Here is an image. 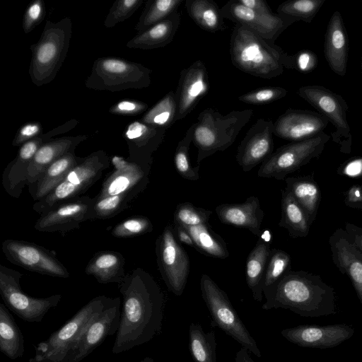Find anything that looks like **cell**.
<instances>
[{
	"label": "cell",
	"mask_w": 362,
	"mask_h": 362,
	"mask_svg": "<svg viewBox=\"0 0 362 362\" xmlns=\"http://www.w3.org/2000/svg\"><path fill=\"white\" fill-rule=\"evenodd\" d=\"M123 302L112 351L120 354L144 344L162 329L165 296L154 278L142 268L126 274L119 284Z\"/></svg>",
	"instance_id": "obj_1"
},
{
	"label": "cell",
	"mask_w": 362,
	"mask_h": 362,
	"mask_svg": "<svg viewBox=\"0 0 362 362\" xmlns=\"http://www.w3.org/2000/svg\"><path fill=\"white\" fill-rule=\"evenodd\" d=\"M262 308H284L301 317H317L337 313L334 288L320 275L305 271H288L271 289L263 293Z\"/></svg>",
	"instance_id": "obj_2"
},
{
	"label": "cell",
	"mask_w": 362,
	"mask_h": 362,
	"mask_svg": "<svg viewBox=\"0 0 362 362\" xmlns=\"http://www.w3.org/2000/svg\"><path fill=\"white\" fill-rule=\"evenodd\" d=\"M229 52L239 70L264 79L282 74L288 56L280 47L239 24L233 29Z\"/></svg>",
	"instance_id": "obj_3"
},
{
	"label": "cell",
	"mask_w": 362,
	"mask_h": 362,
	"mask_svg": "<svg viewBox=\"0 0 362 362\" xmlns=\"http://www.w3.org/2000/svg\"><path fill=\"white\" fill-rule=\"evenodd\" d=\"M252 114L251 109L233 110L226 115L212 107L202 111L194 123L192 139L197 148V164L215 153L229 148Z\"/></svg>",
	"instance_id": "obj_4"
},
{
	"label": "cell",
	"mask_w": 362,
	"mask_h": 362,
	"mask_svg": "<svg viewBox=\"0 0 362 362\" xmlns=\"http://www.w3.org/2000/svg\"><path fill=\"white\" fill-rule=\"evenodd\" d=\"M72 35V22L65 17L57 22L47 19L38 41L30 46V77L34 85L52 81L66 57Z\"/></svg>",
	"instance_id": "obj_5"
},
{
	"label": "cell",
	"mask_w": 362,
	"mask_h": 362,
	"mask_svg": "<svg viewBox=\"0 0 362 362\" xmlns=\"http://www.w3.org/2000/svg\"><path fill=\"white\" fill-rule=\"evenodd\" d=\"M109 297L99 296L83 305L62 327L35 346L30 362H67L76 341L93 318L105 307Z\"/></svg>",
	"instance_id": "obj_6"
},
{
	"label": "cell",
	"mask_w": 362,
	"mask_h": 362,
	"mask_svg": "<svg viewBox=\"0 0 362 362\" xmlns=\"http://www.w3.org/2000/svg\"><path fill=\"white\" fill-rule=\"evenodd\" d=\"M151 70L137 62L116 57L95 60L85 86L96 90L111 92L141 89L151 85Z\"/></svg>",
	"instance_id": "obj_7"
},
{
	"label": "cell",
	"mask_w": 362,
	"mask_h": 362,
	"mask_svg": "<svg viewBox=\"0 0 362 362\" xmlns=\"http://www.w3.org/2000/svg\"><path fill=\"white\" fill-rule=\"evenodd\" d=\"M110 163L109 156L104 151L93 152L72 168L47 197L36 202L33 209L41 215L58 204L80 197L100 178Z\"/></svg>",
	"instance_id": "obj_8"
},
{
	"label": "cell",
	"mask_w": 362,
	"mask_h": 362,
	"mask_svg": "<svg viewBox=\"0 0 362 362\" xmlns=\"http://www.w3.org/2000/svg\"><path fill=\"white\" fill-rule=\"evenodd\" d=\"M200 290L212 319L211 326L218 327L247 351L261 357L256 341L238 315L226 293L206 274L201 277Z\"/></svg>",
	"instance_id": "obj_9"
},
{
	"label": "cell",
	"mask_w": 362,
	"mask_h": 362,
	"mask_svg": "<svg viewBox=\"0 0 362 362\" xmlns=\"http://www.w3.org/2000/svg\"><path fill=\"white\" fill-rule=\"evenodd\" d=\"M325 132L309 139L293 141L278 148L257 171L262 178L285 180L291 174L318 158L330 139Z\"/></svg>",
	"instance_id": "obj_10"
},
{
	"label": "cell",
	"mask_w": 362,
	"mask_h": 362,
	"mask_svg": "<svg viewBox=\"0 0 362 362\" xmlns=\"http://www.w3.org/2000/svg\"><path fill=\"white\" fill-rule=\"evenodd\" d=\"M297 93L332 123L334 127L331 133L333 141L341 153H350L352 135L346 117L349 107L343 97L320 85L302 86Z\"/></svg>",
	"instance_id": "obj_11"
},
{
	"label": "cell",
	"mask_w": 362,
	"mask_h": 362,
	"mask_svg": "<svg viewBox=\"0 0 362 362\" xmlns=\"http://www.w3.org/2000/svg\"><path fill=\"white\" fill-rule=\"evenodd\" d=\"M22 274L0 265V293L6 306L20 318L29 322H40L47 313L56 307L61 294L35 298L25 294L20 286Z\"/></svg>",
	"instance_id": "obj_12"
},
{
	"label": "cell",
	"mask_w": 362,
	"mask_h": 362,
	"mask_svg": "<svg viewBox=\"0 0 362 362\" xmlns=\"http://www.w3.org/2000/svg\"><path fill=\"white\" fill-rule=\"evenodd\" d=\"M157 264L168 290L180 296L189 272V258L175 239L173 228L167 225L156 241Z\"/></svg>",
	"instance_id": "obj_13"
},
{
	"label": "cell",
	"mask_w": 362,
	"mask_h": 362,
	"mask_svg": "<svg viewBox=\"0 0 362 362\" xmlns=\"http://www.w3.org/2000/svg\"><path fill=\"white\" fill-rule=\"evenodd\" d=\"M114 170L105 178L97 198L124 197L131 202L142 192L149 182L152 164L130 161L114 156Z\"/></svg>",
	"instance_id": "obj_14"
},
{
	"label": "cell",
	"mask_w": 362,
	"mask_h": 362,
	"mask_svg": "<svg viewBox=\"0 0 362 362\" xmlns=\"http://www.w3.org/2000/svg\"><path fill=\"white\" fill-rule=\"evenodd\" d=\"M2 251L12 264L27 270L53 277L68 278L69 272L50 251L35 243L19 240H5Z\"/></svg>",
	"instance_id": "obj_15"
},
{
	"label": "cell",
	"mask_w": 362,
	"mask_h": 362,
	"mask_svg": "<svg viewBox=\"0 0 362 362\" xmlns=\"http://www.w3.org/2000/svg\"><path fill=\"white\" fill-rule=\"evenodd\" d=\"M120 315V298L109 297L105 307L93 318L76 341L67 362H81L108 336L117 334Z\"/></svg>",
	"instance_id": "obj_16"
},
{
	"label": "cell",
	"mask_w": 362,
	"mask_h": 362,
	"mask_svg": "<svg viewBox=\"0 0 362 362\" xmlns=\"http://www.w3.org/2000/svg\"><path fill=\"white\" fill-rule=\"evenodd\" d=\"M95 199L80 196L58 204L40 215L34 228L40 232L66 233L78 228L81 223L95 219Z\"/></svg>",
	"instance_id": "obj_17"
},
{
	"label": "cell",
	"mask_w": 362,
	"mask_h": 362,
	"mask_svg": "<svg viewBox=\"0 0 362 362\" xmlns=\"http://www.w3.org/2000/svg\"><path fill=\"white\" fill-rule=\"evenodd\" d=\"M74 127V122L70 120L22 144L15 159L4 171L2 184L5 191L10 196L18 198L27 185L29 165L37 150L54 136L66 133Z\"/></svg>",
	"instance_id": "obj_18"
},
{
	"label": "cell",
	"mask_w": 362,
	"mask_h": 362,
	"mask_svg": "<svg viewBox=\"0 0 362 362\" xmlns=\"http://www.w3.org/2000/svg\"><path fill=\"white\" fill-rule=\"evenodd\" d=\"M223 18L241 25L268 41L275 40L296 19L277 13L262 14L239 4L228 1L221 8Z\"/></svg>",
	"instance_id": "obj_19"
},
{
	"label": "cell",
	"mask_w": 362,
	"mask_h": 362,
	"mask_svg": "<svg viewBox=\"0 0 362 362\" xmlns=\"http://www.w3.org/2000/svg\"><path fill=\"white\" fill-rule=\"evenodd\" d=\"M274 122L258 119L238 146L235 160L244 172L265 161L274 151Z\"/></svg>",
	"instance_id": "obj_20"
},
{
	"label": "cell",
	"mask_w": 362,
	"mask_h": 362,
	"mask_svg": "<svg viewBox=\"0 0 362 362\" xmlns=\"http://www.w3.org/2000/svg\"><path fill=\"white\" fill-rule=\"evenodd\" d=\"M328 122L319 112L289 108L274 123V134L291 142L306 140L324 132Z\"/></svg>",
	"instance_id": "obj_21"
},
{
	"label": "cell",
	"mask_w": 362,
	"mask_h": 362,
	"mask_svg": "<svg viewBox=\"0 0 362 362\" xmlns=\"http://www.w3.org/2000/svg\"><path fill=\"white\" fill-rule=\"evenodd\" d=\"M354 329L346 325H299L284 329L281 334L288 341L302 347L327 349L337 346L353 336Z\"/></svg>",
	"instance_id": "obj_22"
},
{
	"label": "cell",
	"mask_w": 362,
	"mask_h": 362,
	"mask_svg": "<svg viewBox=\"0 0 362 362\" xmlns=\"http://www.w3.org/2000/svg\"><path fill=\"white\" fill-rule=\"evenodd\" d=\"M209 89V75L202 61L197 60L187 68L182 69L175 91L177 120L185 118Z\"/></svg>",
	"instance_id": "obj_23"
},
{
	"label": "cell",
	"mask_w": 362,
	"mask_h": 362,
	"mask_svg": "<svg viewBox=\"0 0 362 362\" xmlns=\"http://www.w3.org/2000/svg\"><path fill=\"white\" fill-rule=\"evenodd\" d=\"M334 264L348 276L362 304V253L349 240L344 229L337 228L329 238Z\"/></svg>",
	"instance_id": "obj_24"
},
{
	"label": "cell",
	"mask_w": 362,
	"mask_h": 362,
	"mask_svg": "<svg viewBox=\"0 0 362 362\" xmlns=\"http://www.w3.org/2000/svg\"><path fill=\"white\" fill-rule=\"evenodd\" d=\"M166 129L134 121L127 126L123 136L127 141L128 160L140 163H153V153L162 144Z\"/></svg>",
	"instance_id": "obj_25"
},
{
	"label": "cell",
	"mask_w": 362,
	"mask_h": 362,
	"mask_svg": "<svg viewBox=\"0 0 362 362\" xmlns=\"http://www.w3.org/2000/svg\"><path fill=\"white\" fill-rule=\"evenodd\" d=\"M324 54L331 70L340 76L346 74L349 37L344 20L339 11H334L327 26Z\"/></svg>",
	"instance_id": "obj_26"
},
{
	"label": "cell",
	"mask_w": 362,
	"mask_h": 362,
	"mask_svg": "<svg viewBox=\"0 0 362 362\" xmlns=\"http://www.w3.org/2000/svg\"><path fill=\"white\" fill-rule=\"evenodd\" d=\"M215 211L222 223L247 229L256 236L262 233L264 212L255 196L247 197L240 204H219Z\"/></svg>",
	"instance_id": "obj_27"
},
{
	"label": "cell",
	"mask_w": 362,
	"mask_h": 362,
	"mask_svg": "<svg viewBox=\"0 0 362 362\" xmlns=\"http://www.w3.org/2000/svg\"><path fill=\"white\" fill-rule=\"evenodd\" d=\"M87 138V135L65 136L52 139L43 144L30 161L27 185L35 183L49 165L67 153L75 151L77 146Z\"/></svg>",
	"instance_id": "obj_28"
},
{
	"label": "cell",
	"mask_w": 362,
	"mask_h": 362,
	"mask_svg": "<svg viewBox=\"0 0 362 362\" xmlns=\"http://www.w3.org/2000/svg\"><path fill=\"white\" fill-rule=\"evenodd\" d=\"M71 151L49 165L37 181L28 186L29 192L35 202L47 197L66 177L69 171L79 164L84 158L78 157Z\"/></svg>",
	"instance_id": "obj_29"
},
{
	"label": "cell",
	"mask_w": 362,
	"mask_h": 362,
	"mask_svg": "<svg viewBox=\"0 0 362 362\" xmlns=\"http://www.w3.org/2000/svg\"><path fill=\"white\" fill-rule=\"evenodd\" d=\"M181 15L177 11L163 21L137 34L127 43L129 48L152 49L170 44L178 30Z\"/></svg>",
	"instance_id": "obj_30"
},
{
	"label": "cell",
	"mask_w": 362,
	"mask_h": 362,
	"mask_svg": "<svg viewBox=\"0 0 362 362\" xmlns=\"http://www.w3.org/2000/svg\"><path fill=\"white\" fill-rule=\"evenodd\" d=\"M124 264V257L120 252L99 251L88 262L85 272L100 284H119L126 275Z\"/></svg>",
	"instance_id": "obj_31"
},
{
	"label": "cell",
	"mask_w": 362,
	"mask_h": 362,
	"mask_svg": "<svg viewBox=\"0 0 362 362\" xmlns=\"http://www.w3.org/2000/svg\"><path fill=\"white\" fill-rule=\"evenodd\" d=\"M270 245L262 237L249 253L245 264L246 283L255 300L263 299V283L271 255Z\"/></svg>",
	"instance_id": "obj_32"
},
{
	"label": "cell",
	"mask_w": 362,
	"mask_h": 362,
	"mask_svg": "<svg viewBox=\"0 0 362 362\" xmlns=\"http://www.w3.org/2000/svg\"><path fill=\"white\" fill-rule=\"evenodd\" d=\"M284 189L288 192L306 213L310 225L315 220L321 192L312 175L287 177Z\"/></svg>",
	"instance_id": "obj_33"
},
{
	"label": "cell",
	"mask_w": 362,
	"mask_h": 362,
	"mask_svg": "<svg viewBox=\"0 0 362 362\" xmlns=\"http://www.w3.org/2000/svg\"><path fill=\"white\" fill-rule=\"evenodd\" d=\"M281 210L279 226L286 229L290 237L304 238L308 235L311 225L306 213L284 189L281 190Z\"/></svg>",
	"instance_id": "obj_34"
},
{
	"label": "cell",
	"mask_w": 362,
	"mask_h": 362,
	"mask_svg": "<svg viewBox=\"0 0 362 362\" xmlns=\"http://www.w3.org/2000/svg\"><path fill=\"white\" fill-rule=\"evenodd\" d=\"M189 17L202 30L216 33L226 28L221 8L211 0H186Z\"/></svg>",
	"instance_id": "obj_35"
},
{
	"label": "cell",
	"mask_w": 362,
	"mask_h": 362,
	"mask_svg": "<svg viewBox=\"0 0 362 362\" xmlns=\"http://www.w3.org/2000/svg\"><path fill=\"white\" fill-rule=\"evenodd\" d=\"M0 351L11 359L24 353L23 336L4 303L0 304Z\"/></svg>",
	"instance_id": "obj_36"
},
{
	"label": "cell",
	"mask_w": 362,
	"mask_h": 362,
	"mask_svg": "<svg viewBox=\"0 0 362 362\" xmlns=\"http://www.w3.org/2000/svg\"><path fill=\"white\" fill-rule=\"evenodd\" d=\"M192 236L199 252L214 258L226 259L229 251L224 240L216 233L209 223L184 227Z\"/></svg>",
	"instance_id": "obj_37"
},
{
	"label": "cell",
	"mask_w": 362,
	"mask_h": 362,
	"mask_svg": "<svg viewBox=\"0 0 362 362\" xmlns=\"http://www.w3.org/2000/svg\"><path fill=\"white\" fill-rule=\"evenodd\" d=\"M189 348L194 362H216V341L214 331L205 333L199 324L189 328Z\"/></svg>",
	"instance_id": "obj_38"
},
{
	"label": "cell",
	"mask_w": 362,
	"mask_h": 362,
	"mask_svg": "<svg viewBox=\"0 0 362 362\" xmlns=\"http://www.w3.org/2000/svg\"><path fill=\"white\" fill-rule=\"evenodd\" d=\"M177 113L175 92L170 90L145 112L141 121L167 130L177 121Z\"/></svg>",
	"instance_id": "obj_39"
},
{
	"label": "cell",
	"mask_w": 362,
	"mask_h": 362,
	"mask_svg": "<svg viewBox=\"0 0 362 362\" xmlns=\"http://www.w3.org/2000/svg\"><path fill=\"white\" fill-rule=\"evenodd\" d=\"M183 0H148L134 29L143 32L169 17Z\"/></svg>",
	"instance_id": "obj_40"
},
{
	"label": "cell",
	"mask_w": 362,
	"mask_h": 362,
	"mask_svg": "<svg viewBox=\"0 0 362 362\" xmlns=\"http://www.w3.org/2000/svg\"><path fill=\"white\" fill-rule=\"evenodd\" d=\"M325 0H289L279 4L277 14L297 21L310 23L313 21Z\"/></svg>",
	"instance_id": "obj_41"
},
{
	"label": "cell",
	"mask_w": 362,
	"mask_h": 362,
	"mask_svg": "<svg viewBox=\"0 0 362 362\" xmlns=\"http://www.w3.org/2000/svg\"><path fill=\"white\" fill-rule=\"evenodd\" d=\"M194 123L187 130L184 137L179 141L174 154V164L178 174L184 179L195 181L199 180V165L193 167L190 163L189 150L193 139Z\"/></svg>",
	"instance_id": "obj_42"
},
{
	"label": "cell",
	"mask_w": 362,
	"mask_h": 362,
	"mask_svg": "<svg viewBox=\"0 0 362 362\" xmlns=\"http://www.w3.org/2000/svg\"><path fill=\"white\" fill-rule=\"evenodd\" d=\"M291 257L286 252L276 248L272 249L264 278L263 293L274 286L291 270Z\"/></svg>",
	"instance_id": "obj_43"
},
{
	"label": "cell",
	"mask_w": 362,
	"mask_h": 362,
	"mask_svg": "<svg viewBox=\"0 0 362 362\" xmlns=\"http://www.w3.org/2000/svg\"><path fill=\"white\" fill-rule=\"evenodd\" d=\"M211 214V211L196 206L190 202H182L176 206L173 221L183 227L197 226L209 223Z\"/></svg>",
	"instance_id": "obj_44"
},
{
	"label": "cell",
	"mask_w": 362,
	"mask_h": 362,
	"mask_svg": "<svg viewBox=\"0 0 362 362\" xmlns=\"http://www.w3.org/2000/svg\"><path fill=\"white\" fill-rule=\"evenodd\" d=\"M153 230L150 219L144 216H134L119 223L112 229V235L116 238H132Z\"/></svg>",
	"instance_id": "obj_45"
},
{
	"label": "cell",
	"mask_w": 362,
	"mask_h": 362,
	"mask_svg": "<svg viewBox=\"0 0 362 362\" xmlns=\"http://www.w3.org/2000/svg\"><path fill=\"white\" fill-rule=\"evenodd\" d=\"M143 3L144 0H117L104 21L105 27L112 28L129 18Z\"/></svg>",
	"instance_id": "obj_46"
},
{
	"label": "cell",
	"mask_w": 362,
	"mask_h": 362,
	"mask_svg": "<svg viewBox=\"0 0 362 362\" xmlns=\"http://www.w3.org/2000/svg\"><path fill=\"white\" fill-rule=\"evenodd\" d=\"M288 90L280 86L260 88L238 96V100L246 104L264 105L284 98Z\"/></svg>",
	"instance_id": "obj_47"
},
{
	"label": "cell",
	"mask_w": 362,
	"mask_h": 362,
	"mask_svg": "<svg viewBox=\"0 0 362 362\" xmlns=\"http://www.w3.org/2000/svg\"><path fill=\"white\" fill-rule=\"evenodd\" d=\"M317 56L310 49H301L294 55H288L286 68L295 69L307 74L313 71L317 66Z\"/></svg>",
	"instance_id": "obj_48"
},
{
	"label": "cell",
	"mask_w": 362,
	"mask_h": 362,
	"mask_svg": "<svg viewBox=\"0 0 362 362\" xmlns=\"http://www.w3.org/2000/svg\"><path fill=\"white\" fill-rule=\"evenodd\" d=\"M45 6L42 0L33 1L27 8L23 19V28L25 34L30 33L44 19Z\"/></svg>",
	"instance_id": "obj_49"
},
{
	"label": "cell",
	"mask_w": 362,
	"mask_h": 362,
	"mask_svg": "<svg viewBox=\"0 0 362 362\" xmlns=\"http://www.w3.org/2000/svg\"><path fill=\"white\" fill-rule=\"evenodd\" d=\"M148 107V105L142 101L125 99L112 105L109 112L118 115H137L145 112Z\"/></svg>",
	"instance_id": "obj_50"
},
{
	"label": "cell",
	"mask_w": 362,
	"mask_h": 362,
	"mask_svg": "<svg viewBox=\"0 0 362 362\" xmlns=\"http://www.w3.org/2000/svg\"><path fill=\"white\" fill-rule=\"evenodd\" d=\"M42 134H43L42 127L40 123L35 122L26 123L16 134L12 145L13 146L22 145Z\"/></svg>",
	"instance_id": "obj_51"
},
{
	"label": "cell",
	"mask_w": 362,
	"mask_h": 362,
	"mask_svg": "<svg viewBox=\"0 0 362 362\" xmlns=\"http://www.w3.org/2000/svg\"><path fill=\"white\" fill-rule=\"evenodd\" d=\"M337 174L353 178L362 176V156H355L341 164L337 168Z\"/></svg>",
	"instance_id": "obj_52"
},
{
	"label": "cell",
	"mask_w": 362,
	"mask_h": 362,
	"mask_svg": "<svg viewBox=\"0 0 362 362\" xmlns=\"http://www.w3.org/2000/svg\"><path fill=\"white\" fill-rule=\"evenodd\" d=\"M344 203L348 207L362 211V185H354L348 189Z\"/></svg>",
	"instance_id": "obj_53"
},
{
	"label": "cell",
	"mask_w": 362,
	"mask_h": 362,
	"mask_svg": "<svg viewBox=\"0 0 362 362\" xmlns=\"http://www.w3.org/2000/svg\"><path fill=\"white\" fill-rule=\"evenodd\" d=\"M344 230L351 243L362 253V228L351 223H346Z\"/></svg>",
	"instance_id": "obj_54"
},
{
	"label": "cell",
	"mask_w": 362,
	"mask_h": 362,
	"mask_svg": "<svg viewBox=\"0 0 362 362\" xmlns=\"http://www.w3.org/2000/svg\"><path fill=\"white\" fill-rule=\"evenodd\" d=\"M241 5L262 14H272L270 6L264 0H237Z\"/></svg>",
	"instance_id": "obj_55"
},
{
	"label": "cell",
	"mask_w": 362,
	"mask_h": 362,
	"mask_svg": "<svg viewBox=\"0 0 362 362\" xmlns=\"http://www.w3.org/2000/svg\"><path fill=\"white\" fill-rule=\"evenodd\" d=\"M173 232L178 243L195 247L194 240L187 230L183 226L174 223Z\"/></svg>",
	"instance_id": "obj_56"
},
{
	"label": "cell",
	"mask_w": 362,
	"mask_h": 362,
	"mask_svg": "<svg viewBox=\"0 0 362 362\" xmlns=\"http://www.w3.org/2000/svg\"><path fill=\"white\" fill-rule=\"evenodd\" d=\"M235 362H255L254 360L250 356L247 350L242 347L236 353L235 357Z\"/></svg>",
	"instance_id": "obj_57"
},
{
	"label": "cell",
	"mask_w": 362,
	"mask_h": 362,
	"mask_svg": "<svg viewBox=\"0 0 362 362\" xmlns=\"http://www.w3.org/2000/svg\"><path fill=\"white\" fill-rule=\"evenodd\" d=\"M140 362H154V360L150 356H146Z\"/></svg>",
	"instance_id": "obj_58"
},
{
	"label": "cell",
	"mask_w": 362,
	"mask_h": 362,
	"mask_svg": "<svg viewBox=\"0 0 362 362\" xmlns=\"http://www.w3.org/2000/svg\"><path fill=\"white\" fill-rule=\"evenodd\" d=\"M361 75H362V55H361Z\"/></svg>",
	"instance_id": "obj_59"
}]
</instances>
